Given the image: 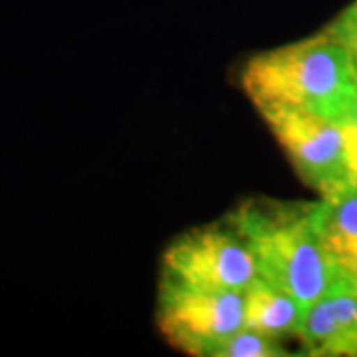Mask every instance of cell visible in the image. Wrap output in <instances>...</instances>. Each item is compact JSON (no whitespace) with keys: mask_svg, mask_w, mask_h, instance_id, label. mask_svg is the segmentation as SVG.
I'll use <instances>...</instances> for the list:
<instances>
[{"mask_svg":"<svg viewBox=\"0 0 357 357\" xmlns=\"http://www.w3.org/2000/svg\"><path fill=\"white\" fill-rule=\"evenodd\" d=\"M296 336L310 356L357 357V278L339 275L303 312Z\"/></svg>","mask_w":357,"mask_h":357,"instance_id":"cell-6","label":"cell"},{"mask_svg":"<svg viewBox=\"0 0 357 357\" xmlns=\"http://www.w3.org/2000/svg\"><path fill=\"white\" fill-rule=\"evenodd\" d=\"M312 205L257 199L229 217L252 250L258 276L294 298L303 311L341 275L319 242Z\"/></svg>","mask_w":357,"mask_h":357,"instance_id":"cell-2","label":"cell"},{"mask_svg":"<svg viewBox=\"0 0 357 357\" xmlns=\"http://www.w3.org/2000/svg\"><path fill=\"white\" fill-rule=\"evenodd\" d=\"M162 275L195 287L243 293L258 276L252 250L231 223L205 225L169 245Z\"/></svg>","mask_w":357,"mask_h":357,"instance_id":"cell-4","label":"cell"},{"mask_svg":"<svg viewBox=\"0 0 357 357\" xmlns=\"http://www.w3.org/2000/svg\"><path fill=\"white\" fill-rule=\"evenodd\" d=\"M347 13H349V15H352V17H356V19H357V0H356V2L354 3H352V6L349 7V8H347V10H346Z\"/></svg>","mask_w":357,"mask_h":357,"instance_id":"cell-12","label":"cell"},{"mask_svg":"<svg viewBox=\"0 0 357 357\" xmlns=\"http://www.w3.org/2000/svg\"><path fill=\"white\" fill-rule=\"evenodd\" d=\"M337 126L342 136V146H344L349 184L357 185V100L349 113L337 123Z\"/></svg>","mask_w":357,"mask_h":357,"instance_id":"cell-10","label":"cell"},{"mask_svg":"<svg viewBox=\"0 0 357 357\" xmlns=\"http://www.w3.org/2000/svg\"><path fill=\"white\" fill-rule=\"evenodd\" d=\"M329 30L344 43L346 50L349 53L352 68H354L357 77V19L344 12L329 26Z\"/></svg>","mask_w":357,"mask_h":357,"instance_id":"cell-11","label":"cell"},{"mask_svg":"<svg viewBox=\"0 0 357 357\" xmlns=\"http://www.w3.org/2000/svg\"><path fill=\"white\" fill-rule=\"evenodd\" d=\"M312 220L333 265L357 278V185L349 184L314 202Z\"/></svg>","mask_w":357,"mask_h":357,"instance_id":"cell-7","label":"cell"},{"mask_svg":"<svg viewBox=\"0 0 357 357\" xmlns=\"http://www.w3.org/2000/svg\"><path fill=\"white\" fill-rule=\"evenodd\" d=\"M155 319L174 347L212 357L227 337L243 328V293L195 287L162 275Z\"/></svg>","mask_w":357,"mask_h":357,"instance_id":"cell-3","label":"cell"},{"mask_svg":"<svg viewBox=\"0 0 357 357\" xmlns=\"http://www.w3.org/2000/svg\"><path fill=\"white\" fill-rule=\"evenodd\" d=\"M289 354L291 352L281 344L280 339L242 328L227 337L213 351L212 357H283Z\"/></svg>","mask_w":357,"mask_h":357,"instance_id":"cell-9","label":"cell"},{"mask_svg":"<svg viewBox=\"0 0 357 357\" xmlns=\"http://www.w3.org/2000/svg\"><path fill=\"white\" fill-rule=\"evenodd\" d=\"M303 181L324 195L349 185L339 126L314 113L270 109L261 113Z\"/></svg>","mask_w":357,"mask_h":357,"instance_id":"cell-5","label":"cell"},{"mask_svg":"<svg viewBox=\"0 0 357 357\" xmlns=\"http://www.w3.org/2000/svg\"><path fill=\"white\" fill-rule=\"evenodd\" d=\"M242 86L260 113L300 109L339 123L357 100V77L331 30L252 56Z\"/></svg>","mask_w":357,"mask_h":357,"instance_id":"cell-1","label":"cell"},{"mask_svg":"<svg viewBox=\"0 0 357 357\" xmlns=\"http://www.w3.org/2000/svg\"><path fill=\"white\" fill-rule=\"evenodd\" d=\"M303 307L283 289L260 276L243 291V328L280 339L298 334Z\"/></svg>","mask_w":357,"mask_h":357,"instance_id":"cell-8","label":"cell"}]
</instances>
